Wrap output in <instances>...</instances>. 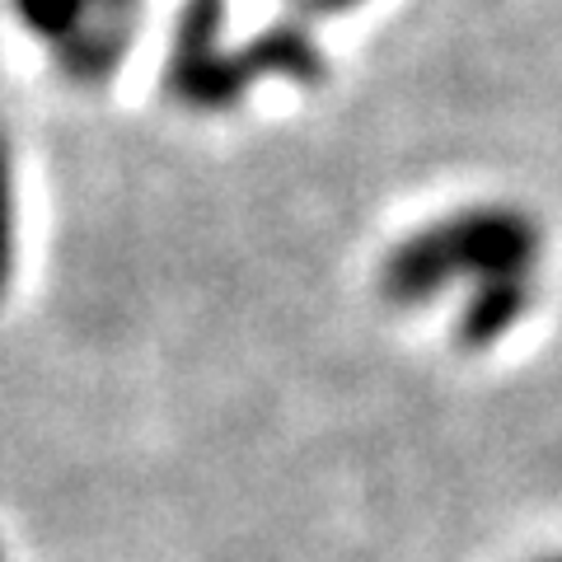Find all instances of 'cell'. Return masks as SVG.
<instances>
[{"label": "cell", "mask_w": 562, "mask_h": 562, "mask_svg": "<svg viewBox=\"0 0 562 562\" xmlns=\"http://www.w3.org/2000/svg\"><path fill=\"white\" fill-rule=\"evenodd\" d=\"M24 29L57 52V66L76 85L117 76L136 38L140 0H14Z\"/></svg>", "instance_id": "2"}, {"label": "cell", "mask_w": 562, "mask_h": 562, "mask_svg": "<svg viewBox=\"0 0 562 562\" xmlns=\"http://www.w3.org/2000/svg\"><path fill=\"white\" fill-rule=\"evenodd\" d=\"M225 0H188L165 66L169 94L192 113H225L258 80L254 52L225 43Z\"/></svg>", "instance_id": "3"}, {"label": "cell", "mask_w": 562, "mask_h": 562, "mask_svg": "<svg viewBox=\"0 0 562 562\" xmlns=\"http://www.w3.org/2000/svg\"><path fill=\"white\" fill-rule=\"evenodd\" d=\"M20 272V179H14V150L0 132V301L14 286Z\"/></svg>", "instance_id": "5"}, {"label": "cell", "mask_w": 562, "mask_h": 562, "mask_svg": "<svg viewBox=\"0 0 562 562\" xmlns=\"http://www.w3.org/2000/svg\"><path fill=\"white\" fill-rule=\"evenodd\" d=\"M0 562H5V549H0Z\"/></svg>", "instance_id": "8"}, {"label": "cell", "mask_w": 562, "mask_h": 562, "mask_svg": "<svg viewBox=\"0 0 562 562\" xmlns=\"http://www.w3.org/2000/svg\"><path fill=\"white\" fill-rule=\"evenodd\" d=\"M543 231L512 202H473L408 231L380 262V295L394 310H427L450 286L469 295L512 277H539Z\"/></svg>", "instance_id": "1"}, {"label": "cell", "mask_w": 562, "mask_h": 562, "mask_svg": "<svg viewBox=\"0 0 562 562\" xmlns=\"http://www.w3.org/2000/svg\"><path fill=\"white\" fill-rule=\"evenodd\" d=\"M319 10H347V5H357V0H314Z\"/></svg>", "instance_id": "6"}, {"label": "cell", "mask_w": 562, "mask_h": 562, "mask_svg": "<svg viewBox=\"0 0 562 562\" xmlns=\"http://www.w3.org/2000/svg\"><path fill=\"white\" fill-rule=\"evenodd\" d=\"M539 277H512V281H492V286L473 291L454 314V342L464 351H487L497 347L535 305Z\"/></svg>", "instance_id": "4"}, {"label": "cell", "mask_w": 562, "mask_h": 562, "mask_svg": "<svg viewBox=\"0 0 562 562\" xmlns=\"http://www.w3.org/2000/svg\"><path fill=\"white\" fill-rule=\"evenodd\" d=\"M535 562H562V553H543V558H535Z\"/></svg>", "instance_id": "7"}]
</instances>
